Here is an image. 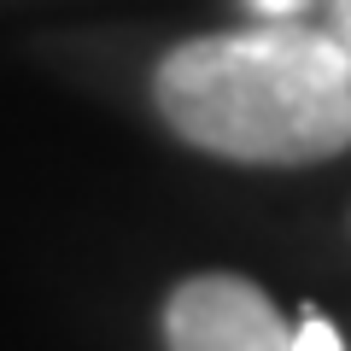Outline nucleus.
I'll return each mask as SVG.
<instances>
[{
  "instance_id": "2",
  "label": "nucleus",
  "mask_w": 351,
  "mask_h": 351,
  "mask_svg": "<svg viewBox=\"0 0 351 351\" xmlns=\"http://www.w3.org/2000/svg\"><path fill=\"white\" fill-rule=\"evenodd\" d=\"M293 322L252 276L199 269L164 299V351H287Z\"/></svg>"
},
{
  "instance_id": "4",
  "label": "nucleus",
  "mask_w": 351,
  "mask_h": 351,
  "mask_svg": "<svg viewBox=\"0 0 351 351\" xmlns=\"http://www.w3.org/2000/svg\"><path fill=\"white\" fill-rule=\"evenodd\" d=\"M263 12H293V6H299V0H258Z\"/></svg>"
},
{
  "instance_id": "3",
  "label": "nucleus",
  "mask_w": 351,
  "mask_h": 351,
  "mask_svg": "<svg viewBox=\"0 0 351 351\" xmlns=\"http://www.w3.org/2000/svg\"><path fill=\"white\" fill-rule=\"evenodd\" d=\"M287 351H346V339H339V328L328 322V316H304V322L293 328Z\"/></svg>"
},
{
  "instance_id": "1",
  "label": "nucleus",
  "mask_w": 351,
  "mask_h": 351,
  "mask_svg": "<svg viewBox=\"0 0 351 351\" xmlns=\"http://www.w3.org/2000/svg\"><path fill=\"white\" fill-rule=\"evenodd\" d=\"M176 141L252 170H311L351 152V53L293 24L176 41L152 71Z\"/></svg>"
}]
</instances>
